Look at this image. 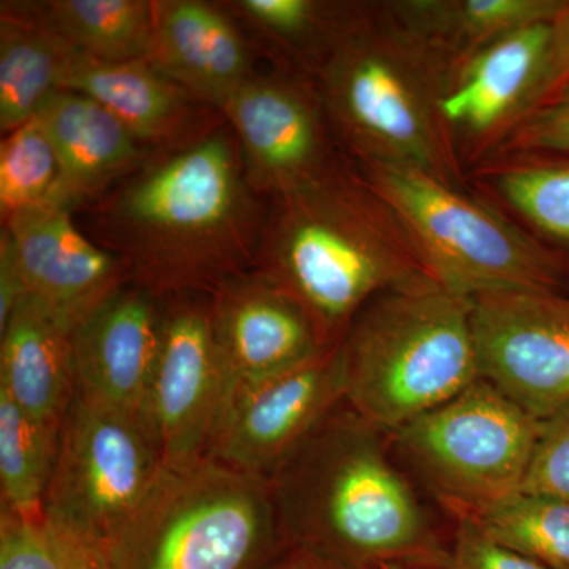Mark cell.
<instances>
[{"instance_id": "f546056e", "label": "cell", "mask_w": 569, "mask_h": 569, "mask_svg": "<svg viewBox=\"0 0 569 569\" xmlns=\"http://www.w3.org/2000/svg\"><path fill=\"white\" fill-rule=\"evenodd\" d=\"M0 569H110L108 549L47 518L0 512Z\"/></svg>"}, {"instance_id": "836d02e7", "label": "cell", "mask_w": 569, "mask_h": 569, "mask_svg": "<svg viewBox=\"0 0 569 569\" xmlns=\"http://www.w3.org/2000/svg\"><path fill=\"white\" fill-rule=\"evenodd\" d=\"M569 86V0L550 22L548 70L538 107L556 99Z\"/></svg>"}, {"instance_id": "44dd1931", "label": "cell", "mask_w": 569, "mask_h": 569, "mask_svg": "<svg viewBox=\"0 0 569 569\" xmlns=\"http://www.w3.org/2000/svg\"><path fill=\"white\" fill-rule=\"evenodd\" d=\"M73 321L26 296L0 329V391L52 430L77 395Z\"/></svg>"}, {"instance_id": "ba28073f", "label": "cell", "mask_w": 569, "mask_h": 569, "mask_svg": "<svg viewBox=\"0 0 569 569\" xmlns=\"http://www.w3.org/2000/svg\"><path fill=\"white\" fill-rule=\"evenodd\" d=\"M542 422L485 380L389 433L452 519L477 515L523 492Z\"/></svg>"}, {"instance_id": "277c9868", "label": "cell", "mask_w": 569, "mask_h": 569, "mask_svg": "<svg viewBox=\"0 0 569 569\" xmlns=\"http://www.w3.org/2000/svg\"><path fill=\"white\" fill-rule=\"evenodd\" d=\"M458 59L369 2L313 78L342 151L359 167L419 171L471 189L441 99Z\"/></svg>"}, {"instance_id": "8992f818", "label": "cell", "mask_w": 569, "mask_h": 569, "mask_svg": "<svg viewBox=\"0 0 569 569\" xmlns=\"http://www.w3.org/2000/svg\"><path fill=\"white\" fill-rule=\"evenodd\" d=\"M288 546L268 479L208 458L163 468L108 560L110 569H266Z\"/></svg>"}, {"instance_id": "5b68a950", "label": "cell", "mask_w": 569, "mask_h": 569, "mask_svg": "<svg viewBox=\"0 0 569 569\" xmlns=\"http://www.w3.org/2000/svg\"><path fill=\"white\" fill-rule=\"evenodd\" d=\"M340 350L346 402L387 433L479 380L471 302L436 282L378 295Z\"/></svg>"}, {"instance_id": "7c38bea8", "label": "cell", "mask_w": 569, "mask_h": 569, "mask_svg": "<svg viewBox=\"0 0 569 569\" xmlns=\"http://www.w3.org/2000/svg\"><path fill=\"white\" fill-rule=\"evenodd\" d=\"M241 148L247 182L264 200L339 162L342 151L316 82L277 69L254 73L220 108Z\"/></svg>"}, {"instance_id": "e0dca14e", "label": "cell", "mask_w": 569, "mask_h": 569, "mask_svg": "<svg viewBox=\"0 0 569 569\" xmlns=\"http://www.w3.org/2000/svg\"><path fill=\"white\" fill-rule=\"evenodd\" d=\"M209 307L233 389L293 369L329 348L306 310L254 269L223 280L209 293Z\"/></svg>"}, {"instance_id": "8fae6325", "label": "cell", "mask_w": 569, "mask_h": 569, "mask_svg": "<svg viewBox=\"0 0 569 569\" xmlns=\"http://www.w3.org/2000/svg\"><path fill=\"white\" fill-rule=\"evenodd\" d=\"M470 302L479 378L542 425L569 410V298L511 290Z\"/></svg>"}, {"instance_id": "ac0fdd59", "label": "cell", "mask_w": 569, "mask_h": 569, "mask_svg": "<svg viewBox=\"0 0 569 569\" xmlns=\"http://www.w3.org/2000/svg\"><path fill=\"white\" fill-rule=\"evenodd\" d=\"M149 63L220 111L228 97L257 73L253 47L223 3L203 0L153 2Z\"/></svg>"}, {"instance_id": "e575fe53", "label": "cell", "mask_w": 569, "mask_h": 569, "mask_svg": "<svg viewBox=\"0 0 569 569\" xmlns=\"http://www.w3.org/2000/svg\"><path fill=\"white\" fill-rule=\"evenodd\" d=\"M26 287L13 239L7 228L0 233V329L6 328L18 306L24 301Z\"/></svg>"}, {"instance_id": "2e32d148", "label": "cell", "mask_w": 569, "mask_h": 569, "mask_svg": "<svg viewBox=\"0 0 569 569\" xmlns=\"http://www.w3.org/2000/svg\"><path fill=\"white\" fill-rule=\"evenodd\" d=\"M2 227L13 239L26 293L74 325L132 282L126 264L82 233L66 206H32Z\"/></svg>"}, {"instance_id": "4316f807", "label": "cell", "mask_w": 569, "mask_h": 569, "mask_svg": "<svg viewBox=\"0 0 569 569\" xmlns=\"http://www.w3.org/2000/svg\"><path fill=\"white\" fill-rule=\"evenodd\" d=\"M59 432L37 422L0 391V512L43 516Z\"/></svg>"}, {"instance_id": "5bb4252c", "label": "cell", "mask_w": 569, "mask_h": 569, "mask_svg": "<svg viewBox=\"0 0 569 569\" xmlns=\"http://www.w3.org/2000/svg\"><path fill=\"white\" fill-rule=\"evenodd\" d=\"M549 39L550 24L530 26L490 41L452 66L441 114L467 173L537 110Z\"/></svg>"}, {"instance_id": "7a4b0ae2", "label": "cell", "mask_w": 569, "mask_h": 569, "mask_svg": "<svg viewBox=\"0 0 569 569\" xmlns=\"http://www.w3.org/2000/svg\"><path fill=\"white\" fill-rule=\"evenodd\" d=\"M391 451L340 403L268 479L288 545L347 569H445L449 546Z\"/></svg>"}, {"instance_id": "ffe728a7", "label": "cell", "mask_w": 569, "mask_h": 569, "mask_svg": "<svg viewBox=\"0 0 569 569\" xmlns=\"http://www.w3.org/2000/svg\"><path fill=\"white\" fill-rule=\"evenodd\" d=\"M36 118L61 164L56 203L73 212L102 200L151 156L114 114L84 93L59 89Z\"/></svg>"}, {"instance_id": "d590c367", "label": "cell", "mask_w": 569, "mask_h": 569, "mask_svg": "<svg viewBox=\"0 0 569 569\" xmlns=\"http://www.w3.org/2000/svg\"><path fill=\"white\" fill-rule=\"evenodd\" d=\"M266 569H347L296 546H288Z\"/></svg>"}, {"instance_id": "1f68e13d", "label": "cell", "mask_w": 569, "mask_h": 569, "mask_svg": "<svg viewBox=\"0 0 569 569\" xmlns=\"http://www.w3.org/2000/svg\"><path fill=\"white\" fill-rule=\"evenodd\" d=\"M523 492L569 500V410L542 425Z\"/></svg>"}, {"instance_id": "52a82bcc", "label": "cell", "mask_w": 569, "mask_h": 569, "mask_svg": "<svg viewBox=\"0 0 569 569\" xmlns=\"http://www.w3.org/2000/svg\"><path fill=\"white\" fill-rule=\"evenodd\" d=\"M359 170L395 209L429 271L451 293L471 301L496 291H560L568 274L563 254L477 190L402 168Z\"/></svg>"}, {"instance_id": "f1b7e54d", "label": "cell", "mask_w": 569, "mask_h": 569, "mask_svg": "<svg viewBox=\"0 0 569 569\" xmlns=\"http://www.w3.org/2000/svg\"><path fill=\"white\" fill-rule=\"evenodd\" d=\"M61 164L39 119L33 118L0 142V216L2 223L22 209L56 203Z\"/></svg>"}, {"instance_id": "4dcf8cb0", "label": "cell", "mask_w": 569, "mask_h": 569, "mask_svg": "<svg viewBox=\"0 0 569 569\" xmlns=\"http://www.w3.org/2000/svg\"><path fill=\"white\" fill-rule=\"evenodd\" d=\"M505 153L569 157V86L556 99L531 111L489 157Z\"/></svg>"}, {"instance_id": "30bf717a", "label": "cell", "mask_w": 569, "mask_h": 569, "mask_svg": "<svg viewBox=\"0 0 569 569\" xmlns=\"http://www.w3.org/2000/svg\"><path fill=\"white\" fill-rule=\"evenodd\" d=\"M231 391L209 295L164 296L159 356L140 417L163 468L209 458Z\"/></svg>"}, {"instance_id": "4fadbf2b", "label": "cell", "mask_w": 569, "mask_h": 569, "mask_svg": "<svg viewBox=\"0 0 569 569\" xmlns=\"http://www.w3.org/2000/svg\"><path fill=\"white\" fill-rule=\"evenodd\" d=\"M346 402L340 343L309 361L233 389L209 459L269 479Z\"/></svg>"}, {"instance_id": "3957f363", "label": "cell", "mask_w": 569, "mask_h": 569, "mask_svg": "<svg viewBox=\"0 0 569 569\" xmlns=\"http://www.w3.org/2000/svg\"><path fill=\"white\" fill-rule=\"evenodd\" d=\"M254 271L306 310L326 347L378 295L437 282L395 209L346 156L268 200Z\"/></svg>"}, {"instance_id": "603a6c76", "label": "cell", "mask_w": 569, "mask_h": 569, "mask_svg": "<svg viewBox=\"0 0 569 569\" xmlns=\"http://www.w3.org/2000/svg\"><path fill=\"white\" fill-rule=\"evenodd\" d=\"M223 7L252 31L277 69L313 80L340 41L365 17L369 2L236 0Z\"/></svg>"}, {"instance_id": "d4e9b609", "label": "cell", "mask_w": 569, "mask_h": 569, "mask_svg": "<svg viewBox=\"0 0 569 569\" xmlns=\"http://www.w3.org/2000/svg\"><path fill=\"white\" fill-rule=\"evenodd\" d=\"M387 6L408 29L459 59L508 33L550 24L565 0H389Z\"/></svg>"}, {"instance_id": "9a60e30c", "label": "cell", "mask_w": 569, "mask_h": 569, "mask_svg": "<svg viewBox=\"0 0 569 569\" xmlns=\"http://www.w3.org/2000/svg\"><path fill=\"white\" fill-rule=\"evenodd\" d=\"M164 296L129 282L73 328L77 392L140 418L162 339Z\"/></svg>"}, {"instance_id": "d6a6232c", "label": "cell", "mask_w": 569, "mask_h": 569, "mask_svg": "<svg viewBox=\"0 0 569 569\" xmlns=\"http://www.w3.org/2000/svg\"><path fill=\"white\" fill-rule=\"evenodd\" d=\"M456 529L445 569H548L507 548L468 519H455Z\"/></svg>"}, {"instance_id": "9c48e42d", "label": "cell", "mask_w": 569, "mask_h": 569, "mask_svg": "<svg viewBox=\"0 0 569 569\" xmlns=\"http://www.w3.org/2000/svg\"><path fill=\"white\" fill-rule=\"evenodd\" d=\"M162 470L140 418L77 392L59 432L43 518L108 549Z\"/></svg>"}, {"instance_id": "6da1fadb", "label": "cell", "mask_w": 569, "mask_h": 569, "mask_svg": "<svg viewBox=\"0 0 569 569\" xmlns=\"http://www.w3.org/2000/svg\"><path fill=\"white\" fill-rule=\"evenodd\" d=\"M246 178L227 121L156 152L89 206L91 238L160 296L209 295L253 268L268 203Z\"/></svg>"}, {"instance_id": "cb8c5ba5", "label": "cell", "mask_w": 569, "mask_h": 569, "mask_svg": "<svg viewBox=\"0 0 569 569\" xmlns=\"http://www.w3.org/2000/svg\"><path fill=\"white\" fill-rule=\"evenodd\" d=\"M473 190L539 241L569 247V157L505 153L468 170Z\"/></svg>"}, {"instance_id": "d6986e66", "label": "cell", "mask_w": 569, "mask_h": 569, "mask_svg": "<svg viewBox=\"0 0 569 569\" xmlns=\"http://www.w3.org/2000/svg\"><path fill=\"white\" fill-rule=\"evenodd\" d=\"M61 89L103 104L151 153L187 144L224 121L148 61L100 62L77 51Z\"/></svg>"}, {"instance_id": "484cf974", "label": "cell", "mask_w": 569, "mask_h": 569, "mask_svg": "<svg viewBox=\"0 0 569 569\" xmlns=\"http://www.w3.org/2000/svg\"><path fill=\"white\" fill-rule=\"evenodd\" d=\"M44 10L63 39L88 58L111 63L151 58V0H52Z\"/></svg>"}, {"instance_id": "83f0119b", "label": "cell", "mask_w": 569, "mask_h": 569, "mask_svg": "<svg viewBox=\"0 0 569 569\" xmlns=\"http://www.w3.org/2000/svg\"><path fill=\"white\" fill-rule=\"evenodd\" d=\"M490 538L548 569H569V500L519 492L466 516Z\"/></svg>"}, {"instance_id": "7402d4cb", "label": "cell", "mask_w": 569, "mask_h": 569, "mask_svg": "<svg viewBox=\"0 0 569 569\" xmlns=\"http://www.w3.org/2000/svg\"><path fill=\"white\" fill-rule=\"evenodd\" d=\"M73 47L48 18L44 3L2 2L0 9V132L36 118L61 89Z\"/></svg>"}]
</instances>
